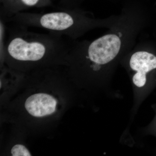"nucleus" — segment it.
I'll return each instance as SVG.
<instances>
[{"instance_id": "obj_1", "label": "nucleus", "mask_w": 156, "mask_h": 156, "mask_svg": "<svg viewBox=\"0 0 156 156\" xmlns=\"http://www.w3.org/2000/svg\"><path fill=\"white\" fill-rule=\"evenodd\" d=\"M142 26L134 14H122L103 36L93 41H73L67 58L108 79L118 62L131 50Z\"/></svg>"}, {"instance_id": "obj_2", "label": "nucleus", "mask_w": 156, "mask_h": 156, "mask_svg": "<svg viewBox=\"0 0 156 156\" xmlns=\"http://www.w3.org/2000/svg\"><path fill=\"white\" fill-rule=\"evenodd\" d=\"M19 25L8 29V37L3 46L6 57L20 63H37L45 60L67 58L71 42L63 36L50 33L29 31Z\"/></svg>"}, {"instance_id": "obj_3", "label": "nucleus", "mask_w": 156, "mask_h": 156, "mask_svg": "<svg viewBox=\"0 0 156 156\" xmlns=\"http://www.w3.org/2000/svg\"><path fill=\"white\" fill-rule=\"evenodd\" d=\"M117 19L115 17L100 19L96 18L92 14L82 11H64L44 14L21 12L5 20L26 27L47 30L74 41L92 30L104 27L110 28Z\"/></svg>"}, {"instance_id": "obj_4", "label": "nucleus", "mask_w": 156, "mask_h": 156, "mask_svg": "<svg viewBox=\"0 0 156 156\" xmlns=\"http://www.w3.org/2000/svg\"><path fill=\"white\" fill-rule=\"evenodd\" d=\"M124 56L134 89L145 97L156 87V53L139 46Z\"/></svg>"}, {"instance_id": "obj_5", "label": "nucleus", "mask_w": 156, "mask_h": 156, "mask_svg": "<svg viewBox=\"0 0 156 156\" xmlns=\"http://www.w3.org/2000/svg\"><path fill=\"white\" fill-rule=\"evenodd\" d=\"M57 101L51 95L37 93L31 95L26 101L25 107L34 117H42L53 114L56 111Z\"/></svg>"}, {"instance_id": "obj_6", "label": "nucleus", "mask_w": 156, "mask_h": 156, "mask_svg": "<svg viewBox=\"0 0 156 156\" xmlns=\"http://www.w3.org/2000/svg\"><path fill=\"white\" fill-rule=\"evenodd\" d=\"M11 154L13 156H31L29 151L24 146L17 144L12 147Z\"/></svg>"}, {"instance_id": "obj_7", "label": "nucleus", "mask_w": 156, "mask_h": 156, "mask_svg": "<svg viewBox=\"0 0 156 156\" xmlns=\"http://www.w3.org/2000/svg\"><path fill=\"white\" fill-rule=\"evenodd\" d=\"M19 13L24 8L34 7L38 5L41 0H19Z\"/></svg>"}, {"instance_id": "obj_8", "label": "nucleus", "mask_w": 156, "mask_h": 156, "mask_svg": "<svg viewBox=\"0 0 156 156\" xmlns=\"http://www.w3.org/2000/svg\"><path fill=\"white\" fill-rule=\"evenodd\" d=\"M147 132L156 136V113L155 116L147 128Z\"/></svg>"}]
</instances>
